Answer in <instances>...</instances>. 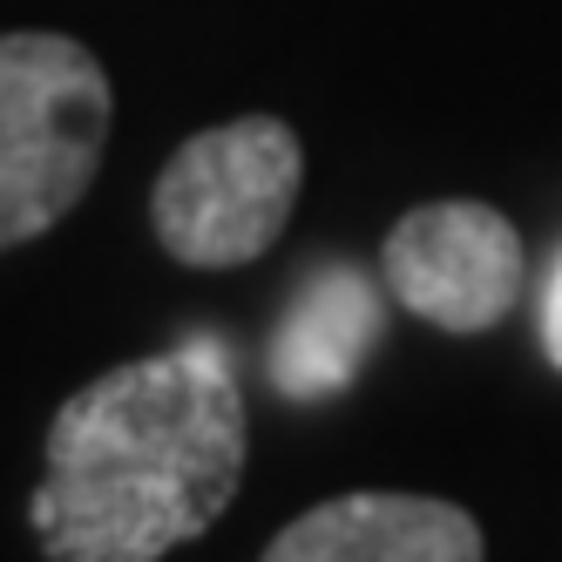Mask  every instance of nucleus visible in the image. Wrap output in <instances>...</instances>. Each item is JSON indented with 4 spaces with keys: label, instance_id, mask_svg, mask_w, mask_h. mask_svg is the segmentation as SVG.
I'll return each instance as SVG.
<instances>
[{
    "label": "nucleus",
    "instance_id": "obj_2",
    "mask_svg": "<svg viewBox=\"0 0 562 562\" xmlns=\"http://www.w3.org/2000/svg\"><path fill=\"white\" fill-rule=\"evenodd\" d=\"M115 89L75 34H0V251L55 231L102 177Z\"/></svg>",
    "mask_w": 562,
    "mask_h": 562
},
{
    "label": "nucleus",
    "instance_id": "obj_1",
    "mask_svg": "<svg viewBox=\"0 0 562 562\" xmlns=\"http://www.w3.org/2000/svg\"><path fill=\"white\" fill-rule=\"evenodd\" d=\"M245 454V393L211 339L109 367L48 420L34 536L48 562H164L237 502Z\"/></svg>",
    "mask_w": 562,
    "mask_h": 562
},
{
    "label": "nucleus",
    "instance_id": "obj_5",
    "mask_svg": "<svg viewBox=\"0 0 562 562\" xmlns=\"http://www.w3.org/2000/svg\"><path fill=\"white\" fill-rule=\"evenodd\" d=\"M481 521L440 495H333L271 536L265 562H481Z\"/></svg>",
    "mask_w": 562,
    "mask_h": 562
},
{
    "label": "nucleus",
    "instance_id": "obj_3",
    "mask_svg": "<svg viewBox=\"0 0 562 562\" xmlns=\"http://www.w3.org/2000/svg\"><path fill=\"white\" fill-rule=\"evenodd\" d=\"M305 183V149L278 115L196 130L149 190L156 245L190 271H231L278 245Z\"/></svg>",
    "mask_w": 562,
    "mask_h": 562
},
{
    "label": "nucleus",
    "instance_id": "obj_7",
    "mask_svg": "<svg viewBox=\"0 0 562 562\" xmlns=\"http://www.w3.org/2000/svg\"><path fill=\"white\" fill-rule=\"evenodd\" d=\"M542 352H549V367L562 373V258L549 271V299H542Z\"/></svg>",
    "mask_w": 562,
    "mask_h": 562
},
{
    "label": "nucleus",
    "instance_id": "obj_6",
    "mask_svg": "<svg viewBox=\"0 0 562 562\" xmlns=\"http://www.w3.org/2000/svg\"><path fill=\"white\" fill-rule=\"evenodd\" d=\"M380 326H386V305L352 265H333V271L305 278V292L292 299L285 318H278V339H271L278 393L326 400V393L352 386V373H359V359L373 352Z\"/></svg>",
    "mask_w": 562,
    "mask_h": 562
},
{
    "label": "nucleus",
    "instance_id": "obj_4",
    "mask_svg": "<svg viewBox=\"0 0 562 562\" xmlns=\"http://www.w3.org/2000/svg\"><path fill=\"white\" fill-rule=\"evenodd\" d=\"M380 278L414 318L474 339L495 318H508L521 292V231L495 204H468V196L414 204L386 231Z\"/></svg>",
    "mask_w": 562,
    "mask_h": 562
}]
</instances>
